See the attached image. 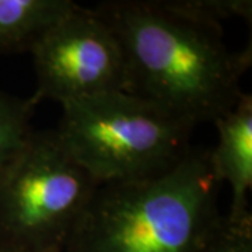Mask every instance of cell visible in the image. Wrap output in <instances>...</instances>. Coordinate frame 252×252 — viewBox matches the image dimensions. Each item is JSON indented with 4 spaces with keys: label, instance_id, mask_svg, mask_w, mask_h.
Returning <instances> with one entry per match:
<instances>
[{
    "label": "cell",
    "instance_id": "1",
    "mask_svg": "<svg viewBox=\"0 0 252 252\" xmlns=\"http://www.w3.org/2000/svg\"><path fill=\"white\" fill-rule=\"evenodd\" d=\"M91 9L122 48L127 94L193 127L215 124L241 98L251 45L233 52L223 26L187 17L167 0H108Z\"/></svg>",
    "mask_w": 252,
    "mask_h": 252
},
{
    "label": "cell",
    "instance_id": "2",
    "mask_svg": "<svg viewBox=\"0 0 252 252\" xmlns=\"http://www.w3.org/2000/svg\"><path fill=\"white\" fill-rule=\"evenodd\" d=\"M209 150L160 177L99 184L63 252H200L223 221Z\"/></svg>",
    "mask_w": 252,
    "mask_h": 252
},
{
    "label": "cell",
    "instance_id": "3",
    "mask_svg": "<svg viewBox=\"0 0 252 252\" xmlns=\"http://www.w3.org/2000/svg\"><path fill=\"white\" fill-rule=\"evenodd\" d=\"M193 126L149 101L111 91L62 105L61 143L98 184L160 177L193 147Z\"/></svg>",
    "mask_w": 252,
    "mask_h": 252
},
{
    "label": "cell",
    "instance_id": "4",
    "mask_svg": "<svg viewBox=\"0 0 252 252\" xmlns=\"http://www.w3.org/2000/svg\"><path fill=\"white\" fill-rule=\"evenodd\" d=\"M98 185L55 130L34 132L0 182V247L63 252Z\"/></svg>",
    "mask_w": 252,
    "mask_h": 252
},
{
    "label": "cell",
    "instance_id": "5",
    "mask_svg": "<svg viewBox=\"0 0 252 252\" xmlns=\"http://www.w3.org/2000/svg\"><path fill=\"white\" fill-rule=\"evenodd\" d=\"M36 89L30 102L61 105L111 91H125V58L119 41L91 7H76L32 51Z\"/></svg>",
    "mask_w": 252,
    "mask_h": 252
},
{
    "label": "cell",
    "instance_id": "6",
    "mask_svg": "<svg viewBox=\"0 0 252 252\" xmlns=\"http://www.w3.org/2000/svg\"><path fill=\"white\" fill-rule=\"evenodd\" d=\"M213 125L217 143L209 152V167L217 184L231 189L228 221L251 220L248 193L252 188V95L244 93L235 107Z\"/></svg>",
    "mask_w": 252,
    "mask_h": 252
},
{
    "label": "cell",
    "instance_id": "7",
    "mask_svg": "<svg viewBox=\"0 0 252 252\" xmlns=\"http://www.w3.org/2000/svg\"><path fill=\"white\" fill-rule=\"evenodd\" d=\"M76 4L72 0H0V56L30 54Z\"/></svg>",
    "mask_w": 252,
    "mask_h": 252
},
{
    "label": "cell",
    "instance_id": "8",
    "mask_svg": "<svg viewBox=\"0 0 252 252\" xmlns=\"http://www.w3.org/2000/svg\"><path fill=\"white\" fill-rule=\"evenodd\" d=\"M34 108L28 98L23 99L0 90V182L35 132L31 126Z\"/></svg>",
    "mask_w": 252,
    "mask_h": 252
},
{
    "label": "cell",
    "instance_id": "9",
    "mask_svg": "<svg viewBox=\"0 0 252 252\" xmlns=\"http://www.w3.org/2000/svg\"><path fill=\"white\" fill-rule=\"evenodd\" d=\"M168 6L200 23L221 26L225 20L243 18L251 24V0H167Z\"/></svg>",
    "mask_w": 252,
    "mask_h": 252
},
{
    "label": "cell",
    "instance_id": "10",
    "mask_svg": "<svg viewBox=\"0 0 252 252\" xmlns=\"http://www.w3.org/2000/svg\"><path fill=\"white\" fill-rule=\"evenodd\" d=\"M200 252H252V219L241 223L223 221Z\"/></svg>",
    "mask_w": 252,
    "mask_h": 252
},
{
    "label": "cell",
    "instance_id": "11",
    "mask_svg": "<svg viewBox=\"0 0 252 252\" xmlns=\"http://www.w3.org/2000/svg\"><path fill=\"white\" fill-rule=\"evenodd\" d=\"M0 252H24V251H16V250H7V248H1V247H0Z\"/></svg>",
    "mask_w": 252,
    "mask_h": 252
}]
</instances>
